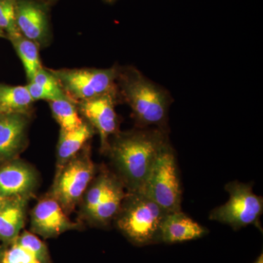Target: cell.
<instances>
[{"label": "cell", "mask_w": 263, "mask_h": 263, "mask_svg": "<svg viewBox=\"0 0 263 263\" xmlns=\"http://www.w3.org/2000/svg\"><path fill=\"white\" fill-rule=\"evenodd\" d=\"M5 249L3 263H41L30 252L13 243Z\"/></svg>", "instance_id": "cell-23"}, {"label": "cell", "mask_w": 263, "mask_h": 263, "mask_svg": "<svg viewBox=\"0 0 263 263\" xmlns=\"http://www.w3.org/2000/svg\"><path fill=\"white\" fill-rule=\"evenodd\" d=\"M44 1H46V3H48V4L51 5L56 3L57 1H59V0H44Z\"/></svg>", "instance_id": "cell-28"}, {"label": "cell", "mask_w": 263, "mask_h": 263, "mask_svg": "<svg viewBox=\"0 0 263 263\" xmlns=\"http://www.w3.org/2000/svg\"><path fill=\"white\" fill-rule=\"evenodd\" d=\"M17 0H0V29L6 34L7 39L19 35L15 6Z\"/></svg>", "instance_id": "cell-21"}, {"label": "cell", "mask_w": 263, "mask_h": 263, "mask_svg": "<svg viewBox=\"0 0 263 263\" xmlns=\"http://www.w3.org/2000/svg\"><path fill=\"white\" fill-rule=\"evenodd\" d=\"M0 38H6L7 39L6 34H5V33L1 30V29H0Z\"/></svg>", "instance_id": "cell-29"}, {"label": "cell", "mask_w": 263, "mask_h": 263, "mask_svg": "<svg viewBox=\"0 0 263 263\" xmlns=\"http://www.w3.org/2000/svg\"><path fill=\"white\" fill-rule=\"evenodd\" d=\"M34 102L26 86L0 84V113L29 114Z\"/></svg>", "instance_id": "cell-17"}, {"label": "cell", "mask_w": 263, "mask_h": 263, "mask_svg": "<svg viewBox=\"0 0 263 263\" xmlns=\"http://www.w3.org/2000/svg\"><path fill=\"white\" fill-rule=\"evenodd\" d=\"M119 99L127 103L138 128L167 130L172 98L165 88L150 80L134 66H118Z\"/></svg>", "instance_id": "cell-2"}, {"label": "cell", "mask_w": 263, "mask_h": 263, "mask_svg": "<svg viewBox=\"0 0 263 263\" xmlns=\"http://www.w3.org/2000/svg\"><path fill=\"white\" fill-rule=\"evenodd\" d=\"M167 213L142 192H127L114 219L133 245L145 247L161 243V226Z\"/></svg>", "instance_id": "cell-3"}, {"label": "cell", "mask_w": 263, "mask_h": 263, "mask_svg": "<svg viewBox=\"0 0 263 263\" xmlns=\"http://www.w3.org/2000/svg\"><path fill=\"white\" fill-rule=\"evenodd\" d=\"M118 176L109 172L99 175L85 195V216L95 224L107 226L116 217L127 193Z\"/></svg>", "instance_id": "cell-7"}, {"label": "cell", "mask_w": 263, "mask_h": 263, "mask_svg": "<svg viewBox=\"0 0 263 263\" xmlns=\"http://www.w3.org/2000/svg\"><path fill=\"white\" fill-rule=\"evenodd\" d=\"M5 249L0 247V263H3V255H4Z\"/></svg>", "instance_id": "cell-26"}, {"label": "cell", "mask_w": 263, "mask_h": 263, "mask_svg": "<svg viewBox=\"0 0 263 263\" xmlns=\"http://www.w3.org/2000/svg\"><path fill=\"white\" fill-rule=\"evenodd\" d=\"M15 52L24 66L27 80L31 81L40 69L42 68V62L40 57V47L35 43L24 37L22 34L9 38Z\"/></svg>", "instance_id": "cell-18"}, {"label": "cell", "mask_w": 263, "mask_h": 263, "mask_svg": "<svg viewBox=\"0 0 263 263\" xmlns=\"http://www.w3.org/2000/svg\"><path fill=\"white\" fill-rule=\"evenodd\" d=\"M209 232L181 211L167 213L161 226L160 243L174 245L200 239Z\"/></svg>", "instance_id": "cell-13"}, {"label": "cell", "mask_w": 263, "mask_h": 263, "mask_svg": "<svg viewBox=\"0 0 263 263\" xmlns=\"http://www.w3.org/2000/svg\"><path fill=\"white\" fill-rule=\"evenodd\" d=\"M224 189L229 194V200L213 209L209 219L235 230L254 226L262 231L259 220L263 213L262 197L254 193L250 183L232 181L227 183Z\"/></svg>", "instance_id": "cell-6"}, {"label": "cell", "mask_w": 263, "mask_h": 263, "mask_svg": "<svg viewBox=\"0 0 263 263\" xmlns=\"http://www.w3.org/2000/svg\"><path fill=\"white\" fill-rule=\"evenodd\" d=\"M142 193L168 213L181 211L182 190L176 153L170 141L161 149Z\"/></svg>", "instance_id": "cell-4"}, {"label": "cell", "mask_w": 263, "mask_h": 263, "mask_svg": "<svg viewBox=\"0 0 263 263\" xmlns=\"http://www.w3.org/2000/svg\"><path fill=\"white\" fill-rule=\"evenodd\" d=\"M29 114L0 113V163L9 162L25 144Z\"/></svg>", "instance_id": "cell-12"}, {"label": "cell", "mask_w": 263, "mask_h": 263, "mask_svg": "<svg viewBox=\"0 0 263 263\" xmlns=\"http://www.w3.org/2000/svg\"><path fill=\"white\" fill-rule=\"evenodd\" d=\"M107 3H113V2L116 1V0H105Z\"/></svg>", "instance_id": "cell-30"}, {"label": "cell", "mask_w": 263, "mask_h": 263, "mask_svg": "<svg viewBox=\"0 0 263 263\" xmlns=\"http://www.w3.org/2000/svg\"><path fill=\"white\" fill-rule=\"evenodd\" d=\"M35 183L34 171L21 161H12L0 167V195L3 196L27 195Z\"/></svg>", "instance_id": "cell-14"}, {"label": "cell", "mask_w": 263, "mask_h": 263, "mask_svg": "<svg viewBox=\"0 0 263 263\" xmlns=\"http://www.w3.org/2000/svg\"><path fill=\"white\" fill-rule=\"evenodd\" d=\"M118 66L105 69L77 68L49 70L67 98L77 104L107 94L117 93Z\"/></svg>", "instance_id": "cell-5"}, {"label": "cell", "mask_w": 263, "mask_h": 263, "mask_svg": "<svg viewBox=\"0 0 263 263\" xmlns=\"http://www.w3.org/2000/svg\"><path fill=\"white\" fill-rule=\"evenodd\" d=\"M13 243L28 250L41 263H51L47 246L32 233L24 231Z\"/></svg>", "instance_id": "cell-20"}, {"label": "cell", "mask_w": 263, "mask_h": 263, "mask_svg": "<svg viewBox=\"0 0 263 263\" xmlns=\"http://www.w3.org/2000/svg\"><path fill=\"white\" fill-rule=\"evenodd\" d=\"M93 134L94 128L88 122H84L81 127L72 130L60 129L57 145V174L77 155Z\"/></svg>", "instance_id": "cell-16"}, {"label": "cell", "mask_w": 263, "mask_h": 263, "mask_svg": "<svg viewBox=\"0 0 263 263\" xmlns=\"http://www.w3.org/2000/svg\"><path fill=\"white\" fill-rule=\"evenodd\" d=\"M8 198H9V197H5L3 196V195H0V208L4 205L5 202L8 200Z\"/></svg>", "instance_id": "cell-25"}, {"label": "cell", "mask_w": 263, "mask_h": 263, "mask_svg": "<svg viewBox=\"0 0 263 263\" xmlns=\"http://www.w3.org/2000/svg\"><path fill=\"white\" fill-rule=\"evenodd\" d=\"M254 263H263V254H261Z\"/></svg>", "instance_id": "cell-27"}, {"label": "cell", "mask_w": 263, "mask_h": 263, "mask_svg": "<svg viewBox=\"0 0 263 263\" xmlns=\"http://www.w3.org/2000/svg\"><path fill=\"white\" fill-rule=\"evenodd\" d=\"M50 5L44 0H17L15 20L19 32L40 48L47 47L52 33Z\"/></svg>", "instance_id": "cell-9"}, {"label": "cell", "mask_w": 263, "mask_h": 263, "mask_svg": "<svg viewBox=\"0 0 263 263\" xmlns=\"http://www.w3.org/2000/svg\"><path fill=\"white\" fill-rule=\"evenodd\" d=\"M27 195L9 197L0 208V240L12 245L23 228Z\"/></svg>", "instance_id": "cell-15"}, {"label": "cell", "mask_w": 263, "mask_h": 263, "mask_svg": "<svg viewBox=\"0 0 263 263\" xmlns=\"http://www.w3.org/2000/svg\"><path fill=\"white\" fill-rule=\"evenodd\" d=\"M32 230L43 238H55L68 230L77 229V224L70 220L61 205L54 198L41 200L33 209Z\"/></svg>", "instance_id": "cell-11"}, {"label": "cell", "mask_w": 263, "mask_h": 263, "mask_svg": "<svg viewBox=\"0 0 263 263\" xmlns=\"http://www.w3.org/2000/svg\"><path fill=\"white\" fill-rule=\"evenodd\" d=\"M31 81L42 86L43 88L50 91L52 94L56 95L60 100L69 99L65 93L64 92L63 90L62 89L61 86L59 84L56 78L48 69L45 68L43 67L40 69Z\"/></svg>", "instance_id": "cell-22"}, {"label": "cell", "mask_w": 263, "mask_h": 263, "mask_svg": "<svg viewBox=\"0 0 263 263\" xmlns=\"http://www.w3.org/2000/svg\"><path fill=\"white\" fill-rule=\"evenodd\" d=\"M55 120L62 130H72L81 127L84 122L77 105L69 99L48 102Z\"/></svg>", "instance_id": "cell-19"}, {"label": "cell", "mask_w": 263, "mask_h": 263, "mask_svg": "<svg viewBox=\"0 0 263 263\" xmlns=\"http://www.w3.org/2000/svg\"><path fill=\"white\" fill-rule=\"evenodd\" d=\"M118 99V93H114L76 104L81 115L98 132L103 152H108L110 138L119 132V119L115 109Z\"/></svg>", "instance_id": "cell-10"}, {"label": "cell", "mask_w": 263, "mask_h": 263, "mask_svg": "<svg viewBox=\"0 0 263 263\" xmlns=\"http://www.w3.org/2000/svg\"><path fill=\"white\" fill-rule=\"evenodd\" d=\"M168 141L167 130L159 128L119 132L110 138L108 152L128 193L143 190L161 149Z\"/></svg>", "instance_id": "cell-1"}, {"label": "cell", "mask_w": 263, "mask_h": 263, "mask_svg": "<svg viewBox=\"0 0 263 263\" xmlns=\"http://www.w3.org/2000/svg\"><path fill=\"white\" fill-rule=\"evenodd\" d=\"M26 87L34 101L35 100H46V101L51 102L53 100H60L56 95L52 94L42 86H39L32 81L29 82Z\"/></svg>", "instance_id": "cell-24"}, {"label": "cell", "mask_w": 263, "mask_h": 263, "mask_svg": "<svg viewBox=\"0 0 263 263\" xmlns=\"http://www.w3.org/2000/svg\"><path fill=\"white\" fill-rule=\"evenodd\" d=\"M89 152L76 155L57 174L53 198L65 212H70L86 193L95 174Z\"/></svg>", "instance_id": "cell-8"}]
</instances>
